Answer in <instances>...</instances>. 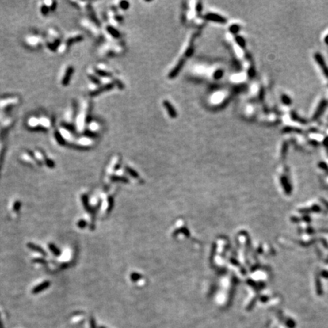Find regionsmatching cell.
I'll list each match as a JSON object with an SVG mask.
<instances>
[{"mask_svg": "<svg viewBox=\"0 0 328 328\" xmlns=\"http://www.w3.org/2000/svg\"><path fill=\"white\" fill-rule=\"evenodd\" d=\"M47 37L45 38L44 46L49 52H55L57 50L59 45L61 43L60 33L55 28H49L47 31Z\"/></svg>", "mask_w": 328, "mask_h": 328, "instance_id": "obj_2", "label": "cell"}, {"mask_svg": "<svg viewBox=\"0 0 328 328\" xmlns=\"http://www.w3.org/2000/svg\"><path fill=\"white\" fill-rule=\"evenodd\" d=\"M327 106V102L324 100H322V101L319 103V105H318L316 111H315V114H314V119H318L320 116L322 115V113L324 112V110H325Z\"/></svg>", "mask_w": 328, "mask_h": 328, "instance_id": "obj_15", "label": "cell"}, {"mask_svg": "<svg viewBox=\"0 0 328 328\" xmlns=\"http://www.w3.org/2000/svg\"><path fill=\"white\" fill-rule=\"evenodd\" d=\"M90 103L87 100H84L81 102L78 109V113L75 116V128L78 132L82 133L85 130L87 119L88 116Z\"/></svg>", "mask_w": 328, "mask_h": 328, "instance_id": "obj_1", "label": "cell"}, {"mask_svg": "<svg viewBox=\"0 0 328 328\" xmlns=\"http://www.w3.org/2000/svg\"><path fill=\"white\" fill-rule=\"evenodd\" d=\"M101 328H104V327H101Z\"/></svg>", "mask_w": 328, "mask_h": 328, "instance_id": "obj_26", "label": "cell"}, {"mask_svg": "<svg viewBox=\"0 0 328 328\" xmlns=\"http://www.w3.org/2000/svg\"><path fill=\"white\" fill-rule=\"evenodd\" d=\"M315 59L316 60V62L318 63V64L319 65V66L321 67V70L324 72V74L328 78V67L326 64L325 61H324V58H323L322 55L320 53L317 52L315 54Z\"/></svg>", "mask_w": 328, "mask_h": 328, "instance_id": "obj_11", "label": "cell"}, {"mask_svg": "<svg viewBox=\"0 0 328 328\" xmlns=\"http://www.w3.org/2000/svg\"><path fill=\"white\" fill-rule=\"evenodd\" d=\"M235 40H236L237 44H238V45L239 46V47L244 48L245 46H246V42H245V40L243 39L242 37H241V36H237L236 37H235Z\"/></svg>", "mask_w": 328, "mask_h": 328, "instance_id": "obj_21", "label": "cell"}, {"mask_svg": "<svg viewBox=\"0 0 328 328\" xmlns=\"http://www.w3.org/2000/svg\"><path fill=\"white\" fill-rule=\"evenodd\" d=\"M44 5H45L46 6H47V8L49 9V10H53L55 8V4L56 3L55 2L53 1H51V0H49V1H44Z\"/></svg>", "mask_w": 328, "mask_h": 328, "instance_id": "obj_20", "label": "cell"}, {"mask_svg": "<svg viewBox=\"0 0 328 328\" xmlns=\"http://www.w3.org/2000/svg\"><path fill=\"white\" fill-rule=\"evenodd\" d=\"M106 31L107 32L108 34H109V36H111V37L113 38H118L119 37V35H120L119 33L117 31V30H116L114 27L111 26V25H109V26L106 27Z\"/></svg>", "mask_w": 328, "mask_h": 328, "instance_id": "obj_19", "label": "cell"}, {"mask_svg": "<svg viewBox=\"0 0 328 328\" xmlns=\"http://www.w3.org/2000/svg\"><path fill=\"white\" fill-rule=\"evenodd\" d=\"M74 143L78 146H80V147H89V146H91L93 144V138L90 136H85L84 135V136L76 138Z\"/></svg>", "mask_w": 328, "mask_h": 328, "instance_id": "obj_10", "label": "cell"}, {"mask_svg": "<svg viewBox=\"0 0 328 328\" xmlns=\"http://www.w3.org/2000/svg\"><path fill=\"white\" fill-rule=\"evenodd\" d=\"M74 106L73 104L69 105L66 108L64 114H63V121L67 126H70L74 124L75 121V111H74Z\"/></svg>", "mask_w": 328, "mask_h": 328, "instance_id": "obj_6", "label": "cell"}, {"mask_svg": "<svg viewBox=\"0 0 328 328\" xmlns=\"http://www.w3.org/2000/svg\"><path fill=\"white\" fill-rule=\"evenodd\" d=\"M20 102V99L17 97H9L0 100V111L5 110L12 106H16Z\"/></svg>", "mask_w": 328, "mask_h": 328, "instance_id": "obj_8", "label": "cell"}, {"mask_svg": "<svg viewBox=\"0 0 328 328\" xmlns=\"http://www.w3.org/2000/svg\"><path fill=\"white\" fill-rule=\"evenodd\" d=\"M204 18L206 20L211 21L214 22H219V23H225L226 22V18L223 16H221L220 15H218L216 13H208L205 15Z\"/></svg>", "mask_w": 328, "mask_h": 328, "instance_id": "obj_13", "label": "cell"}, {"mask_svg": "<svg viewBox=\"0 0 328 328\" xmlns=\"http://www.w3.org/2000/svg\"><path fill=\"white\" fill-rule=\"evenodd\" d=\"M87 129L88 130L90 133L97 134L101 129V126H100V123L97 122V121H92V122H90V123L87 125Z\"/></svg>", "mask_w": 328, "mask_h": 328, "instance_id": "obj_16", "label": "cell"}, {"mask_svg": "<svg viewBox=\"0 0 328 328\" xmlns=\"http://www.w3.org/2000/svg\"><path fill=\"white\" fill-rule=\"evenodd\" d=\"M325 41H326V43H327V44H328V36H327V38H326V40H325Z\"/></svg>", "mask_w": 328, "mask_h": 328, "instance_id": "obj_25", "label": "cell"}, {"mask_svg": "<svg viewBox=\"0 0 328 328\" xmlns=\"http://www.w3.org/2000/svg\"><path fill=\"white\" fill-rule=\"evenodd\" d=\"M25 43L26 45H28L31 48H37L40 46L44 45L45 38L41 36V35L31 33V34H28L27 36H25Z\"/></svg>", "mask_w": 328, "mask_h": 328, "instance_id": "obj_4", "label": "cell"}, {"mask_svg": "<svg viewBox=\"0 0 328 328\" xmlns=\"http://www.w3.org/2000/svg\"><path fill=\"white\" fill-rule=\"evenodd\" d=\"M163 105L164 107L166 108V110L168 113L169 116L172 119H175V118L177 117V112L176 111L175 108L173 107V105L171 104L170 101L165 100L163 101Z\"/></svg>", "mask_w": 328, "mask_h": 328, "instance_id": "obj_12", "label": "cell"}, {"mask_svg": "<svg viewBox=\"0 0 328 328\" xmlns=\"http://www.w3.org/2000/svg\"><path fill=\"white\" fill-rule=\"evenodd\" d=\"M230 30L232 33H237L238 31V30H239V27L237 25H232V26H230Z\"/></svg>", "mask_w": 328, "mask_h": 328, "instance_id": "obj_24", "label": "cell"}, {"mask_svg": "<svg viewBox=\"0 0 328 328\" xmlns=\"http://www.w3.org/2000/svg\"><path fill=\"white\" fill-rule=\"evenodd\" d=\"M38 11H39V13L43 17H46L49 13V11L50 10L44 5V2H40L38 3Z\"/></svg>", "mask_w": 328, "mask_h": 328, "instance_id": "obj_18", "label": "cell"}, {"mask_svg": "<svg viewBox=\"0 0 328 328\" xmlns=\"http://www.w3.org/2000/svg\"><path fill=\"white\" fill-rule=\"evenodd\" d=\"M119 7L121 8L122 9H123V10H125V9H128V7H129V3L128 2H119Z\"/></svg>", "mask_w": 328, "mask_h": 328, "instance_id": "obj_22", "label": "cell"}, {"mask_svg": "<svg viewBox=\"0 0 328 328\" xmlns=\"http://www.w3.org/2000/svg\"><path fill=\"white\" fill-rule=\"evenodd\" d=\"M83 34L78 31H73V32H69L65 36L64 39L63 40V42H64L68 47H69L73 43L78 42L83 40Z\"/></svg>", "mask_w": 328, "mask_h": 328, "instance_id": "obj_9", "label": "cell"}, {"mask_svg": "<svg viewBox=\"0 0 328 328\" xmlns=\"http://www.w3.org/2000/svg\"><path fill=\"white\" fill-rule=\"evenodd\" d=\"M40 121V127L44 129H49L52 128V121L49 119L48 116H42L39 117Z\"/></svg>", "mask_w": 328, "mask_h": 328, "instance_id": "obj_14", "label": "cell"}, {"mask_svg": "<svg viewBox=\"0 0 328 328\" xmlns=\"http://www.w3.org/2000/svg\"><path fill=\"white\" fill-rule=\"evenodd\" d=\"M27 125L30 128H37L38 127H40L39 117L35 116L29 117L27 121Z\"/></svg>", "mask_w": 328, "mask_h": 328, "instance_id": "obj_17", "label": "cell"}, {"mask_svg": "<svg viewBox=\"0 0 328 328\" xmlns=\"http://www.w3.org/2000/svg\"><path fill=\"white\" fill-rule=\"evenodd\" d=\"M74 72V67L71 65L66 64L60 68L58 81L62 87H66L69 83Z\"/></svg>", "mask_w": 328, "mask_h": 328, "instance_id": "obj_3", "label": "cell"}, {"mask_svg": "<svg viewBox=\"0 0 328 328\" xmlns=\"http://www.w3.org/2000/svg\"><path fill=\"white\" fill-rule=\"evenodd\" d=\"M282 100H283V102L284 103V104L286 105L290 104L291 103V99L288 96H286V95H283V96L282 97Z\"/></svg>", "mask_w": 328, "mask_h": 328, "instance_id": "obj_23", "label": "cell"}, {"mask_svg": "<svg viewBox=\"0 0 328 328\" xmlns=\"http://www.w3.org/2000/svg\"><path fill=\"white\" fill-rule=\"evenodd\" d=\"M81 25L84 28L87 30L92 35H93L96 37H98L100 34V31L99 30L97 25L95 23L93 19H90L88 17H84L80 21Z\"/></svg>", "mask_w": 328, "mask_h": 328, "instance_id": "obj_5", "label": "cell"}, {"mask_svg": "<svg viewBox=\"0 0 328 328\" xmlns=\"http://www.w3.org/2000/svg\"><path fill=\"white\" fill-rule=\"evenodd\" d=\"M57 132L59 134V135L61 136L62 139L63 140L64 142L66 141L67 143H73L75 141L76 138H77L74 136V134L71 132V130L66 126L59 127V129L57 130Z\"/></svg>", "mask_w": 328, "mask_h": 328, "instance_id": "obj_7", "label": "cell"}]
</instances>
